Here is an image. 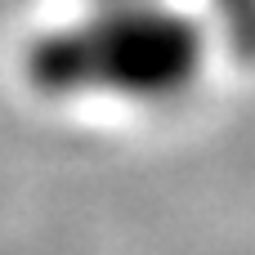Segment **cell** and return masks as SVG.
<instances>
[{
  "mask_svg": "<svg viewBox=\"0 0 255 255\" xmlns=\"http://www.w3.org/2000/svg\"><path fill=\"white\" fill-rule=\"evenodd\" d=\"M206 67V31L188 13L152 0L90 9L22 49V76L40 99H130L170 103Z\"/></svg>",
  "mask_w": 255,
  "mask_h": 255,
  "instance_id": "cell-1",
  "label": "cell"
},
{
  "mask_svg": "<svg viewBox=\"0 0 255 255\" xmlns=\"http://www.w3.org/2000/svg\"><path fill=\"white\" fill-rule=\"evenodd\" d=\"M220 13V36L238 58H255V0H211Z\"/></svg>",
  "mask_w": 255,
  "mask_h": 255,
  "instance_id": "cell-2",
  "label": "cell"
},
{
  "mask_svg": "<svg viewBox=\"0 0 255 255\" xmlns=\"http://www.w3.org/2000/svg\"><path fill=\"white\" fill-rule=\"evenodd\" d=\"M126 4H152V0H90V9H126Z\"/></svg>",
  "mask_w": 255,
  "mask_h": 255,
  "instance_id": "cell-3",
  "label": "cell"
}]
</instances>
